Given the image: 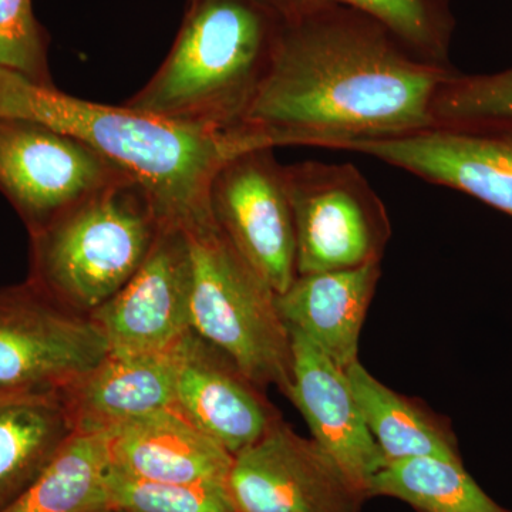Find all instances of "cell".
Wrapping results in <instances>:
<instances>
[{
  "instance_id": "obj_16",
  "label": "cell",
  "mask_w": 512,
  "mask_h": 512,
  "mask_svg": "<svg viewBox=\"0 0 512 512\" xmlns=\"http://www.w3.org/2000/svg\"><path fill=\"white\" fill-rule=\"evenodd\" d=\"M111 466L163 483H228L234 456L175 409L107 431Z\"/></svg>"
},
{
  "instance_id": "obj_26",
  "label": "cell",
  "mask_w": 512,
  "mask_h": 512,
  "mask_svg": "<svg viewBox=\"0 0 512 512\" xmlns=\"http://www.w3.org/2000/svg\"><path fill=\"white\" fill-rule=\"evenodd\" d=\"M22 396V394H0V403L10 399V397Z\"/></svg>"
},
{
  "instance_id": "obj_25",
  "label": "cell",
  "mask_w": 512,
  "mask_h": 512,
  "mask_svg": "<svg viewBox=\"0 0 512 512\" xmlns=\"http://www.w3.org/2000/svg\"><path fill=\"white\" fill-rule=\"evenodd\" d=\"M0 69L55 86L45 32L35 18L32 0H0Z\"/></svg>"
},
{
  "instance_id": "obj_19",
  "label": "cell",
  "mask_w": 512,
  "mask_h": 512,
  "mask_svg": "<svg viewBox=\"0 0 512 512\" xmlns=\"http://www.w3.org/2000/svg\"><path fill=\"white\" fill-rule=\"evenodd\" d=\"M346 373L367 429L382 450L386 463L413 457L461 460L456 437L444 421L384 386L359 360L352 363Z\"/></svg>"
},
{
  "instance_id": "obj_9",
  "label": "cell",
  "mask_w": 512,
  "mask_h": 512,
  "mask_svg": "<svg viewBox=\"0 0 512 512\" xmlns=\"http://www.w3.org/2000/svg\"><path fill=\"white\" fill-rule=\"evenodd\" d=\"M274 150L252 148L225 161L212 178L208 201L222 235L279 295L298 272L284 165Z\"/></svg>"
},
{
  "instance_id": "obj_20",
  "label": "cell",
  "mask_w": 512,
  "mask_h": 512,
  "mask_svg": "<svg viewBox=\"0 0 512 512\" xmlns=\"http://www.w3.org/2000/svg\"><path fill=\"white\" fill-rule=\"evenodd\" d=\"M106 433H76L45 473L3 512H114Z\"/></svg>"
},
{
  "instance_id": "obj_21",
  "label": "cell",
  "mask_w": 512,
  "mask_h": 512,
  "mask_svg": "<svg viewBox=\"0 0 512 512\" xmlns=\"http://www.w3.org/2000/svg\"><path fill=\"white\" fill-rule=\"evenodd\" d=\"M392 497L417 512H511L467 473L461 460L413 457L387 461L369 487V498Z\"/></svg>"
},
{
  "instance_id": "obj_11",
  "label": "cell",
  "mask_w": 512,
  "mask_h": 512,
  "mask_svg": "<svg viewBox=\"0 0 512 512\" xmlns=\"http://www.w3.org/2000/svg\"><path fill=\"white\" fill-rule=\"evenodd\" d=\"M228 488L238 512H362L367 500L315 440L282 419L235 454Z\"/></svg>"
},
{
  "instance_id": "obj_1",
  "label": "cell",
  "mask_w": 512,
  "mask_h": 512,
  "mask_svg": "<svg viewBox=\"0 0 512 512\" xmlns=\"http://www.w3.org/2000/svg\"><path fill=\"white\" fill-rule=\"evenodd\" d=\"M457 73L423 59L362 10L326 5L281 19L268 73L242 126L276 147L345 141L437 126L434 100Z\"/></svg>"
},
{
  "instance_id": "obj_27",
  "label": "cell",
  "mask_w": 512,
  "mask_h": 512,
  "mask_svg": "<svg viewBox=\"0 0 512 512\" xmlns=\"http://www.w3.org/2000/svg\"><path fill=\"white\" fill-rule=\"evenodd\" d=\"M188 2H191V0H188Z\"/></svg>"
},
{
  "instance_id": "obj_23",
  "label": "cell",
  "mask_w": 512,
  "mask_h": 512,
  "mask_svg": "<svg viewBox=\"0 0 512 512\" xmlns=\"http://www.w3.org/2000/svg\"><path fill=\"white\" fill-rule=\"evenodd\" d=\"M107 485L114 512H238L228 483H163L111 466Z\"/></svg>"
},
{
  "instance_id": "obj_22",
  "label": "cell",
  "mask_w": 512,
  "mask_h": 512,
  "mask_svg": "<svg viewBox=\"0 0 512 512\" xmlns=\"http://www.w3.org/2000/svg\"><path fill=\"white\" fill-rule=\"evenodd\" d=\"M281 19L295 18L326 5L362 10L430 62L450 64L448 49L454 18L447 0H262Z\"/></svg>"
},
{
  "instance_id": "obj_18",
  "label": "cell",
  "mask_w": 512,
  "mask_h": 512,
  "mask_svg": "<svg viewBox=\"0 0 512 512\" xmlns=\"http://www.w3.org/2000/svg\"><path fill=\"white\" fill-rule=\"evenodd\" d=\"M76 433L60 392L22 394L0 403V512L36 483Z\"/></svg>"
},
{
  "instance_id": "obj_4",
  "label": "cell",
  "mask_w": 512,
  "mask_h": 512,
  "mask_svg": "<svg viewBox=\"0 0 512 512\" xmlns=\"http://www.w3.org/2000/svg\"><path fill=\"white\" fill-rule=\"evenodd\" d=\"M164 227L146 188L124 178L30 232L28 281L92 316L136 275Z\"/></svg>"
},
{
  "instance_id": "obj_6",
  "label": "cell",
  "mask_w": 512,
  "mask_h": 512,
  "mask_svg": "<svg viewBox=\"0 0 512 512\" xmlns=\"http://www.w3.org/2000/svg\"><path fill=\"white\" fill-rule=\"evenodd\" d=\"M298 275L345 271L382 259L390 221L356 165L302 161L284 165Z\"/></svg>"
},
{
  "instance_id": "obj_8",
  "label": "cell",
  "mask_w": 512,
  "mask_h": 512,
  "mask_svg": "<svg viewBox=\"0 0 512 512\" xmlns=\"http://www.w3.org/2000/svg\"><path fill=\"white\" fill-rule=\"evenodd\" d=\"M124 178L79 138L40 121L0 117V192L29 234Z\"/></svg>"
},
{
  "instance_id": "obj_12",
  "label": "cell",
  "mask_w": 512,
  "mask_h": 512,
  "mask_svg": "<svg viewBox=\"0 0 512 512\" xmlns=\"http://www.w3.org/2000/svg\"><path fill=\"white\" fill-rule=\"evenodd\" d=\"M190 238L164 227L136 275L93 313L110 352H161L191 330Z\"/></svg>"
},
{
  "instance_id": "obj_7",
  "label": "cell",
  "mask_w": 512,
  "mask_h": 512,
  "mask_svg": "<svg viewBox=\"0 0 512 512\" xmlns=\"http://www.w3.org/2000/svg\"><path fill=\"white\" fill-rule=\"evenodd\" d=\"M110 352L92 316L26 279L0 288V394L62 392Z\"/></svg>"
},
{
  "instance_id": "obj_10",
  "label": "cell",
  "mask_w": 512,
  "mask_h": 512,
  "mask_svg": "<svg viewBox=\"0 0 512 512\" xmlns=\"http://www.w3.org/2000/svg\"><path fill=\"white\" fill-rule=\"evenodd\" d=\"M333 150L367 154L512 217V124H437L403 136L345 141Z\"/></svg>"
},
{
  "instance_id": "obj_5",
  "label": "cell",
  "mask_w": 512,
  "mask_h": 512,
  "mask_svg": "<svg viewBox=\"0 0 512 512\" xmlns=\"http://www.w3.org/2000/svg\"><path fill=\"white\" fill-rule=\"evenodd\" d=\"M192 258L191 329L259 387L292 389L291 332L278 293L235 251L217 224L187 232Z\"/></svg>"
},
{
  "instance_id": "obj_2",
  "label": "cell",
  "mask_w": 512,
  "mask_h": 512,
  "mask_svg": "<svg viewBox=\"0 0 512 512\" xmlns=\"http://www.w3.org/2000/svg\"><path fill=\"white\" fill-rule=\"evenodd\" d=\"M0 117L40 121L79 138L146 188L165 227L185 232L215 225L208 192L225 161L252 148H276L256 128L185 126L127 104L79 99L2 69Z\"/></svg>"
},
{
  "instance_id": "obj_15",
  "label": "cell",
  "mask_w": 512,
  "mask_h": 512,
  "mask_svg": "<svg viewBox=\"0 0 512 512\" xmlns=\"http://www.w3.org/2000/svg\"><path fill=\"white\" fill-rule=\"evenodd\" d=\"M175 382L177 359L171 346L161 352H109L60 393L77 433H107L137 417L174 409Z\"/></svg>"
},
{
  "instance_id": "obj_17",
  "label": "cell",
  "mask_w": 512,
  "mask_h": 512,
  "mask_svg": "<svg viewBox=\"0 0 512 512\" xmlns=\"http://www.w3.org/2000/svg\"><path fill=\"white\" fill-rule=\"evenodd\" d=\"M380 276V262L298 275L276 296L288 328L299 330L342 369L357 360L360 330Z\"/></svg>"
},
{
  "instance_id": "obj_3",
  "label": "cell",
  "mask_w": 512,
  "mask_h": 512,
  "mask_svg": "<svg viewBox=\"0 0 512 512\" xmlns=\"http://www.w3.org/2000/svg\"><path fill=\"white\" fill-rule=\"evenodd\" d=\"M281 18L262 0H191L170 52L128 107L185 126L242 127Z\"/></svg>"
},
{
  "instance_id": "obj_14",
  "label": "cell",
  "mask_w": 512,
  "mask_h": 512,
  "mask_svg": "<svg viewBox=\"0 0 512 512\" xmlns=\"http://www.w3.org/2000/svg\"><path fill=\"white\" fill-rule=\"evenodd\" d=\"M292 389L288 399L305 417L312 439L369 500V487L386 463L367 429L348 373L308 336L289 328Z\"/></svg>"
},
{
  "instance_id": "obj_13",
  "label": "cell",
  "mask_w": 512,
  "mask_h": 512,
  "mask_svg": "<svg viewBox=\"0 0 512 512\" xmlns=\"http://www.w3.org/2000/svg\"><path fill=\"white\" fill-rule=\"evenodd\" d=\"M174 350V409L232 456L261 439L282 419L265 389L194 330H188Z\"/></svg>"
},
{
  "instance_id": "obj_24",
  "label": "cell",
  "mask_w": 512,
  "mask_h": 512,
  "mask_svg": "<svg viewBox=\"0 0 512 512\" xmlns=\"http://www.w3.org/2000/svg\"><path fill=\"white\" fill-rule=\"evenodd\" d=\"M437 124H512V69L495 74L454 73L434 100Z\"/></svg>"
}]
</instances>
